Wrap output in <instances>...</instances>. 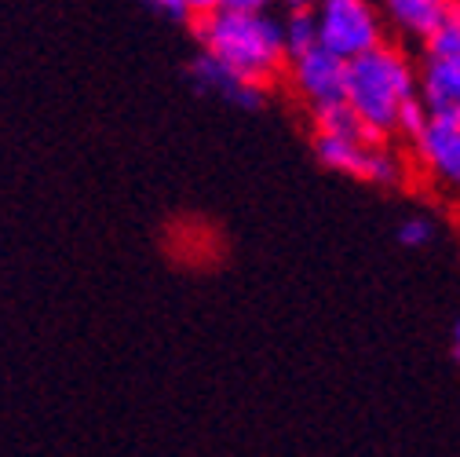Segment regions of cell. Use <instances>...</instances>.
<instances>
[{
    "label": "cell",
    "mask_w": 460,
    "mask_h": 457,
    "mask_svg": "<svg viewBox=\"0 0 460 457\" xmlns=\"http://www.w3.org/2000/svg\"><path fill=\"white\" fill-rule=\"evenodd\" d=\"M314 136H329V139H366V143H387L384 136L369 132L355 113L348 110V103H336L325 110H314Z\"/></svg>",
    "instance_id": "8fae6325"
},
{
    "label": "cell",
    "mask_w": 460,
    "mask_h": 457,
    "mask_svg": "<svg viewBox=\"0 0 460 457\" xmlns=\"http://www.w3.org/2000/svg\"><path fill=\"white\" fill-rule=\"evenodd\" d=\"M428 121H431V118H428L424 103L413 95L410 103H402V106H398V113H394V129H391V132H394V136H402L406 143H413V139L428 129Z\"/></svg>",
    "instance_id": "7c38bea8"
},
{
    "label": "cell",
    "mask_w": 460,
    "mask_h": 457,
    "mask_svg": "<svg viewBox=\"0 0 460 457\" xmlns=\"http://www.w3.org/2000/svg\"><path fill=\"white\" fill-rule=\"evenodd\" d=\"M281 48H285V63L300 59V55H307L311 48H318V22H314V4H304V0H296V4H289L281 15Z\"/></svg>",
    "instance_id": "30bf717a"
},
{
    "label": "cell",
    "mask_w": 460,
    "mask_h": 457,
    "mask_svg": "<svg viewBox=\"0 0 460 457\" xmlns=\"http://www.w3.org/2000/svg\"><path fill=\"white\" fill-rule=\"evenodd\" d=\"M285 67H289V85H293V92L304 99V106H307L311 113L343 103L348 63H340L336 55H329V51H322V48H311L307 55H300V59L285 63Z\"/></svg>",
    "instance_id": "8992f818"
},
{
    "label": "cell",
    "mask_w": 460,
    "mask_h": 457,
    "mask_svg": "<svg viewBox=\"0 0 460 457\" xmlns=\"http://www.w3.org/2000/svg\"><path fill=\"white\" fill-rule=\"evenodd\" d=\"M398 246H406V249H424L435 242V220L431 216H406L398 223V231H394Z\"/></svg>",
    "instance_id": "4fadbf2b"
},
{
    "label": "cell",
    "mask_w": 460,
    "mask_h": 457,
    "mask_svg": "<svg viewBox=\"0 0 460 457\" xmlns=\"http://www.w3.org/2000/svg\"><path fill=\"white\" fill-rule=\"evenodd\" d=\"M314 22L318 48L336 55L340 63H355L387 40L380 8L366 4V0H322L314 4Z\"/></svg>",
    "instance_id": "3957f363"
},
{
    "label": "cell",
    "mask_w": 460,
    "mask_h": 457,
    "mask_svg": "<svg viewBox=\"0 0 460 457\" xmlns=\"http://www.w3.org/2000/svg\"><path fill=\"white\" fill-rule=\"evenodd\" d=\"M417 99L428 118L460 125V55H420Z\"/></svg>",
    "instance_id": "52a82bcc"
},
{
    "label": "cell",
    "mask_w": 460,
    "mask_h": 457,
    "mask_svg": "<svg viewBox=\"0 0 460 457\" xmlns=\"http://www.w3.org/2000/svg\"><path fill=\"white\" fill-rule=\"evenodd\" d=\"M314 157L343 173L351 180L373 184V187H398L406 184V157H402L391 143H366V139H329V136H314Z\"/></svg>",
    "instance_id": "277c9868"
},
{
    "label": "cell",
    "mask_w": 460,
    "mask_h": 457,
    "mask_svg": "<svg viewBox=\"0 0 460 457\" xmlns=\"http://www.w3.org/2000/svg\"><path fill=\"white\" fill-rule=\"evenodd\" d=\"M187 30L201 44V55L252 85L270 88L285 67L281 19L263 0H194Z\"/></svg>",
    "instance_id": "6da1fadb"
},
{
    "label": "cell",
    "mask_w": 460,
    "mask_h": 457,
    "mask_svg": "<svg viewBox=\"0 0 460 457\" xmlns=\"http://www.w3.org/2000/svg\"><path fill=\"white\" fill-rule=\"evenodd\" d=\"M190 77H194L198 88L216 92L219 99H230V103L242 106V110H263L267 106V95H270V88L252 85V81H245L238 74H230L226 67H219L216 59H208V55H201V51L194 55V63H190Z\"/></svg>",
    "instance_id": "9c48e42d"
},
{
    "label": "cell",
    "mask_w": 460,
    "mask_h": 457,
    "mask_svg": "<svg viewBox=\"0 0 460 457\" xmlns=\"http://www.w3.org/2000/svg\"><path fill=\"white\" fill-rule=\"evenodd\" d=\"M453 355H456V363H460V322H456V329H453Z\"/></svg>",
    "instance_id": "5bb4252c"
},
{
    "label": "cell",
    "mask_w": 460,
    "mask_h": 457,
    "mask_svg": "<svg viewBox=\"0 0 460 457\" xmlns=\"http://www.w3.org/2000/svg\"><path fill=\"white\" fill-rule=\"evenodd\" d=\"M417 173L446 194H460V125L431 118L428 129L410 143Z\"/></svg>",
    "instance_id": "5b68a950"
},
{
    "label": "cell",
    "mask_w": 460,
    "mask_h": 457,
    "mask_svg": "<svg viewBox=\"0 0 460 457\" xmlns=\"http://www.w3.org/2000/svg\"><path fill=\"white\" fill-rule=\"evenodd\" d=\"M417 95V63L406 55V48L384 40L362 59L348 63V81H343V103L355 118L376 132L391 136L394 113L402 103H410Z\"/></svg>",
    "instance_id": "7a4b0ae2"
},
{
    "label": "cell",
    "mask_w": 460,
    "mask_h": 457,
    "mask_svg": "<svg viewBox=\"0 0 460 457\" xmlns=\"http://www.w3.org/2000/svg\"><path fill=\"white\" fill-rule=\"evenodd\" d=\"M446 12H449V0H387L380 8V19L387 33L424 44L442 26Z\"/></svg>",
    "instance_id": "ba28073f"
}]
</instances>
